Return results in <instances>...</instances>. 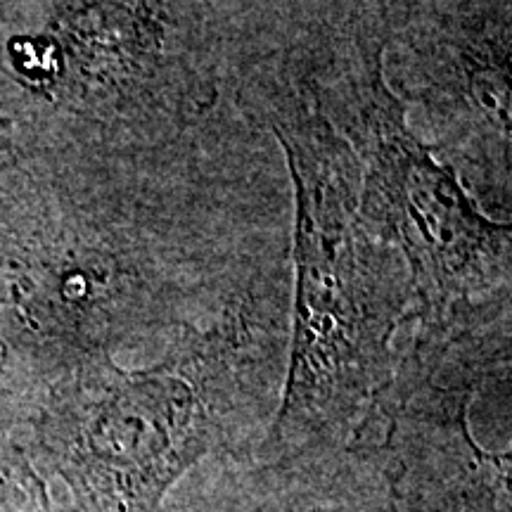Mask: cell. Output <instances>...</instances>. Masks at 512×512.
Listing matches in <instances>:
<instances>
[{"mask_svg": "<svg viewBox=\"0 0 512 512\" xmlns=\"http://www.w3.org/2000/svg\"><path fill=\"white\" fill-rule=\"evenodd\" d=\"M242 128L100 145L0 190V313L55 373L207 323L280 249V190Z\"/></svg>", "mask_w": 512, "mask_h": 512, "instance_id": "obj_1", "label": "cell"}, {"mask_svg": "<svg viewBox=\"0 0 512 512\" xmlns=\"http://www.w3.org/2000/svg\"><path fill=\"white\" fill-rule=\"evenodd\" d=\"M287 320L273 261L150 366L93 356L64 368L17 439L62 486L67 512H162L197 467L264 441L283 392Z\"/></svg>", "mask_w": 512, "mask_h": 512, "instance_id": "obj_2", "label": "cell"}, {"mask_svg": "<svg viewBox=\"0 0 512 512\" xmlns=\"http://www.w3.org/2000/svg\"><path fill=\"white\" fill-rule=\"evenodd\" d=\"M230 81L242 117L278 138L294 185V287L278 411L256 451L292 456L349 444L392 377L411 320L406 264L358 211L361 169L302 76L249 57Z\"/></svg>", "mask_w": 512, "mask_h": 512, "instance_id": "obj_3", "label": "cell"}, {"mask_svg": "<svg viewBox=\"0 0 512 512\" xmlns=\"http://www.w3.org/2000/svg\"><path fill=\"white\" fill-rule=\"evenodd\" d=\"M387 0H354L335 34L287 57L361 169L358 211L406 264L411 320H437L510 290V223L489 219L453 166L406 121L384 74Z\"/></svg>", "mask_w": 512, "mask_h": 512, "instance_id": "obj_4", "label": "cell"}, {"mask_svg": "<svg viewBox=\"0 0 512 512\" xmlns=\"http://www.w3.org/2000/svg\"><path fill=\"white\" fill-rule=\"evenodd\" d=\"M496 396H510V290L415 323L351 441L382 458L413 510L512 512L510 444L477 420Z\"/></svg>", "mask_w": 512, "mask_h": 512, "instance_id": "obj_5", "label": "cell"}, {"mask_svg": "<svg viewBox=\"0 0 512 512\" xmlns=\"http://www.w3.org/2000/svg\"><path fill=\"white\" fill-rule=\"evenodd\" d=\"M406 95L425 107L437 150L467 162L475 192L510 200V24L508 12H472L420 29L403 43Z\"/></svg>", "mask_w": 512, "mask_h": 512, "instance_id": "obj_6", "label": "cell"}, {"mask_svg": "<svg viewBox=\"0 0 512 512\" xmlns=\"http://www.w3.org/2000/svg\"><path fill=\"white\" fill-rule=\"evenodd\" d=\"M162 512H418L361 441L292 456L216 458L178 484Z\"/></svg>", "mask_w": 512, "mask_h": 512, "instance_id": "obj_7", "label": "cell"}, {"mask_svg": "<svg viewBox=\"0 0 512 512\" xmlns=\"http://www.w3.org/2000/svg\"><path fill=\"white\" fill-rule=\"evenodd\" d=\"M0 512H60L50 482L17 434L0 437Z\"/></svg>", "mask_w": 512, "mask_h": 512, "instance_id": "obj_8", "label": "cell"}, {"mask_svg": "<svg viewBox=\"0 0 512 512\" xmlns=\"http://www.w3.org/2000/svg\"><path fill=\"white\" fill-rule=\"evenodd\" d=\"M15 164V140H12V124L0 114V174Z\"/></svg>", "mask_w": 512, "mask_h": 512, "instance_id": "obj_9", "label": "cell"}]
</instances>
